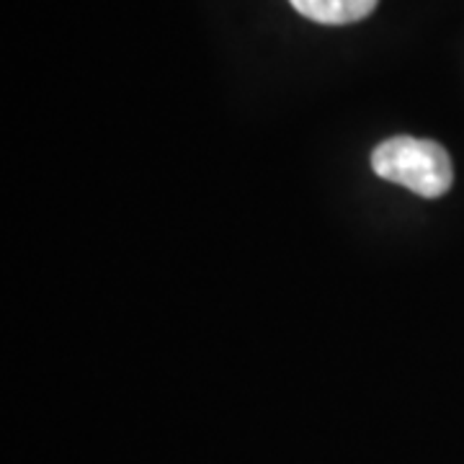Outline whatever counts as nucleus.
<instances>
[{"label": "nucleus", "mask_w": 464, "mask_h": 464, "mask_svg": "<svg viewBox=\"0 0 464 464\" xmlns=\"http://www.w3.org/2000/svg\"><path fill=\"white\" fill-rule=\"evenodd\" d=\"M372 168L380 179L400 183L423 199L444 197L454 181L447 150L439 142L415 137L384 140L372 152Z\"/></svg>", "instance_id": "f257e3e1"}, {"label": "nucleus", "mask_w": 464, "mask_h": 464, "mask_svg": "<svg viewBox=\"0 0 464 464\" xmlns=\"http://www.w3.org/2000/svg\"><path fill=\"white\" fill-rule=\"evenodd\" d=\"M304 18L317 21V24H353L366 18L380 0H289Z\"/></svg>", "instance_id": "f03ea898"}]
</instances>
